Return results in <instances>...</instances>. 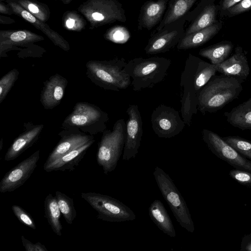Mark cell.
I'll use <instances>...</instances> for the list:
<instances>
[{"instance_id": "cell-31", "label": "cell", "mask_w": 251, "mask_h": 251, "mask_svg": "<svg viewBox=\"0 0 251 251\" xmlns=\"http://www.w3.org/2000/svg\"><path fill=\"white\" fill-rule=\"evenodd\" d=\"M12 210L18 220L26 226L35 229L36 226L32 216L23 208L18 205L14 204Z\"/></svg>"}, {"instance_id": "cell-43", "label": "cell", "mask_w": 251, "mask_h": 251, "mask_svg": "<svg viewBox=\"0 0 251 251\" xmlns=\"http://www.w3.org/2000/svg\"><path fill=\"white\" fill-rule=\"evenodd\" d=\"M0 151L1 150L2 148V145H3V138H1L0 140Z\"/></svg>"}, {"instance_id": "cell-27", "label": "cell", "mask_w": 251, "mask_h": 251, "mask_svg": "<svg viewBox=\"0 0 251 251\" xmlns=\"http://www.w3.org/2000/svg\"><path fill=\"white\" fill-rule=\"evenodd\" d=\"M233 49L230 43H223L201 49L199 54L208 59L214 65L222 63L226 60Z\"/></svg>"}, {"instance_id": "cell-14", "label": "cell", "mask_w": 251, "mask_h": 251, "mask_svg": "<svg viewBox=\"0 0 251 251\" xmlns=\"http://www.w3.org/2000/svg\"><path fill=\"white\" fill-rule=\"evenodd\" d=\"M58 135L60 139L49 154L44 166L49 164L68 152L95 139L94 136L77 128L63 129Z\"/></svg>"}, {"instance_id": "cell-5", "label": "cell", "mask_w": 251, "mask_h": 251, "mask_svg": "<svg viewBox=\"0 0 251 251\" xmlns=\"http://www.w3.org/2000/svg\"><path fill=\"white\" fill-rule=\"evenodd\" d=\"M126 127V122L121 119L115 123L112 130L106 129L102 133L96 159L104 174H108L117 167L125 146Z\"/></svg>"}, {"instance_id": "cell-23", "label": "cell", "mask_w": 251, "mask_h": 251, "mask_svg": "<svg viewBox=\"0 0 251 251\" xmlns=\"http://www.w3.org/2000/svg\"><path fill=\"white\" fill-rule=\"evenodd\" d=\"M231 126L242 130L251 129V98L224 113Z\"/></svg>"}, {"instance_id": "cell-10", "label": "cell", "mask_w": 251, "mask_h": 251, "mask_svg": "<svg viewBox=\"0 0 251 251\" xmlns=\"http://www.w3.org/2000/svg\"><path fill=\"white\" fill-rule=\"evenodd\" d=\"M151 121L154 132L160 138L175 137L183 130L185 126L179 112L164 104L159 105L153 110Z\"/></svg>"}, {"instance_id": "cell-29", "label": "cell", "mask_w": 251, "mask_h": 251, "mask_svg": "<svg viewBox=\"0 0 251 251\" xmlns=\"http://www.w3.org/2000/svg\"><path fill=\"white\" fill-rule=\"evenodd\" d=\"M20 73L14 68L9 71L0 79V104L4 100L7 94L17 81Z\"/></svg>"}, {"instance_id": "cell-33", "label": "cell", "mask_w": 251, "mask_h": 251, "mask_svg": "<svg viewBox=\"0 0 251 251\" xmlns=\"http://www.w3.org/2000/svg\"><path fill=\"white\" fill-rule=\"evenodd\" d=\"M230 176L244 185L251 184V172L242 170H232L229 172Z\"/></svg>"}, {"instance_id": "cell-12", "label": "cell", "mask_w": 251, "mask_h": 251, "mask_svg": "<svg viewBox=\"0 0 251 251\" xmlns=\"http://www.w3.org/2000/svg\"><path fill=\"white\" fill-rule=\"evenodd\" d=\"M40 155L38 150L7 172L0 181V192H11L22 186L35 170Z\"/></svg>"}, {"instance_id": "cell-25", "label": "cell", "mask_w": 251, "mask_h": 251, "mask_svg": "<svg viewBox=\"0 0 251 251\" xmlns=\"http://www.w3.org/2000/svg\"><path fill=\"white\" fill-rule=\"evenodd\" d=\"M217 72L215 65L197 58L194 74V82L197 94Z\"/></svg>"}, {"instance_id": "cell-32", "label": "cell", "mask_w": 251, "mask_h": 251, "mask_svg": "<svg viewBox=\"0 0 251 251\" xmlns=\"http://www.w3.org/2000/svg\"><path fill=\"white\" fill-rule=\"evenodd\" d=\"M130 37L129 30L125 26H119L113 30L112 40L118 44H124L127 42Z\"/></svg>"}, {"instance_id": "cell-1", "label": "cell", "mask_w": 251, "mask_h": 251, "mask_svg": "<svg viewBox=\"0 0 251 251\" xmlns=\"http://www.w3.org/2000/svg\"><path fill=\"white\" fill-rule=\"evenodd\" d=\"M242 90L241 81L235 77L211 79L197 94L198 109L203 115L215 112L236 99Z\"/></svg>"}, {"instance_id": "cell-34", "label": "cell", "mask_w": 251, "mask_h": 251, "mask_svg": "<svg viewBox=\"0 0 251 251\" xmlns=\"http://www.w3.org/2000/svg\"><path fill=\"white\" fill-rule=\"evenodd\" d=\"M21 240L26 251H48L46 247L40 242L33 243L24 235L21 236Z\"/></svg>"}, {"instance_id": "cell-2", "label": "cell", "mask_w": 251, "mask_h": 251, "mask_svg": "<svg viewBox=\"0 0 251 251\" xmlns=\"http://www.w3.org/2000/svg\"><path fill=\"white\" fill-rule=\"evenodd\" d=\"M126 63L123 57L90 60L85 65L86 75L92 82L101 89L119 92L131 85V77L125 70Z\"/></svg>"}, {"instance_id": "cell-4", "label": "cell", "mask_w": 251, "mask_h": 251, "mask_svg": "<svg viewBox=\"0 0 251 251\" xmlns=\"http://www.w3.org/2000/svg\"><path fill=\"white\" fill-rule=\"evenodd\" d=\"M108 114L95 104L80 101L75 103L73 110L64 120L62 129L77 128L94 136L106 129Z\"/></svg>"}, {"instance_id": "cell-20", "label": "cell", "mask_w": 251, "mask_h": 251, "mask_svg": "<svg viewBox=\"0 0 251 251\" xmlns=\"http://www.w3.org/2000/svg\"><path fill=\"white\" fill-rule=\"evenodd\" d=\"M220 28V25L214 23L204 28L184 36L176 45V48L179 50H186L201 46L216 35Z\"/></svg>"}, {"instance_id": "cell-6", "label": "cell", "mask_w": 251, "mask_h": 251, "mask_svg": "<svg viewBox=\"0 0 251 251\" xmlns=\"http://www.w3.org/2000/svg\"><path fill=\"white\" fill-rule=\"evenodd\" d=\"M158 187L180 226L190 233L194 223L184 198L168 174L156 166L153 173Z\"/></svg>"}, {"instance_id": "cell-30", "label": "cell", "mask_w": 251, "mask_h": 251, "mask_svg": "<svg viewBox=\"0 0 251 251\" xmlns=\"http://www.w3.org/2000/svg\"><path fill=\"white\" fill-rule=\"evenodd\" d=\"M222 138L240 154L251 159V142L236 136H229Z\"/></svg>"}, {"instance_id": "cell-38", "label": "cell", "mask_w": 251, "mask_h": 251, "mask_svg": "<svg viewBox=\"0 0 251 251\" xmlns=\"http://www.w3.org/2000/svg\"><path fill=\"white\" fill-rule=\"evenodd\" d=\"M21 15L25 19L30 23H33L36 21L35 18L26 11H23L21 13Z\"/></svg>"}, {"instance_id": "cell-16", "label": "cell", "mask_w": 251, "mask_h": 251, "mask_svg": "<svg viewBox=\"0 0 251 251\" xmlns=\"http://www.w3.org/2000/svg\"><path fill=\"white\" fill-rule=\"evenodd\" d=\"M67 85V79L58 74L51 75L44 82L40 101L44 109H52L60 104Z\"/></svg>"}, {"instance_id": "cell-24", "label": "cell", "mask_w": 251, "mask_h": 251, "mask_svg": "<svg viewBox=\"0 0 251 251\" xmlns=\"http://www.w3.org/2000/svg\"><path fill=\"white\" fill-rule=\"evenodd\" d=\"M45 216L53 232L58 236L62 235L63 226L60 218L61 212L55 196L50 193L44 201Z\"/></svg>"}, {"instance_id": "cell-8", "label": "cell", "mask_w": 251, "mask_h": 251, "mask_svg": "<svg viewBox=\"0 0 251 251\" xmlns=\"http://www.w3.org/2000/svg\"><path fill=\"white\" fill-rule=\"evenodd\" d=\"M197 57L189 53L180 77L181 113L185 125L190 126L193 115L197 113L198 99L194 82V74Z\"/></svg>"}, {"instance_id": "cell-15", "label": "cell", "mask_w": 251, "mask_h": 251, "mask_svg": "<svg viewBox=\"0 0 251 251\" xmlns=\"http://www.w3.org/2000/svg\"><path fill=\"white\" fill-rule=\"evenodd\" d=\"M44 124H24L23 131L14 139L4 156L5 161H12L32 146L39 139L44 129Z\"/></svg>"}, {"instance_id": "cell-26", "label": "cell", "mask_w": 251, "mask_h": 251, "mask_svg": "<svg viewBox=\"0 0 251 251\" xmlns=\"http://www.w3.org/2000/svg\"><path fill=\"white\" fill-rule=\"evenodd\" d=\"M216 7L214 5L206 6L191 22L185 29L184 36L204 28L215 23Z\"/></svg>"}, {"instance_id": "cell-39", "label": "cell", "mask_w": 251, "mask_h": 251, "mask_svg": "<svg viewBox=\"0 0 251 251\" xmlns=\"http://www.w3.org/2000/svg\"><path fill=\"white\" fill-rule=\"evenodd\" d=\"M93 18L97 21H102L105 19V17L100 12H94L92 14Z\"/></svg>"}, {"instance_id": "cell-35", "label": "cell", "mask_w": 251, "mask_h": 251, "mask_svg": "<svg viewBox=\"0 0 251 251\" xmlns=\"http://www.w3.org/2000/svg\"><path fill=\"white\" fill-rule=\"evenodd\" d=\"M251 8V0H242L228 10L232 14H240Z\"/></svg>"}, {"instance_id": "cell-13", "label": "cell", "mask_w": 251, "mask_h": 251, "mask_svg": "<svg viewBox=\"0 0 251 251\" xmlns=\"http://www.w3.org/2000/svg\"><path fill=\"white\" fill-rule=\"evenodd\" d=\"M128 118L126 122V140L123 160L128 161L138 152L143 133L141 115L136 104H130L126 111Z\"/></svg>"}, {"instance_id": "cell-19", "label": "cell", "mask_w": 251, "mask_h": 251, "mask_svg": "<svg viewBox=\"0 0 251 251\" xmlns=\"http://www.w3.org/2000/svg\"><path fill=\"white\" fill-rule=\"evenodd\" d=\"M95 142V139L92 140L68 152L49 164L43 166L44 170L48 173L54 171H74L79 165L88 149Z\"/></svg>"}, {"instance_id": "cell-37", "label": "cell", "mask_w": 251, "mask_h": 251, "mask_svg": "<svg viewBox=\"0 0 251 251\" xmlns=\"http://www.w3.org/2000/svg\"><path fill=\"white\" fill-rule=\"evenodd\" d=\"M242 0H224L222 3V9L223 10L228 9Z\"/></svg>"}, {"instance_id": "cell-11", "label": "cell", "mask_w": 251, "mask_h": 251, "mask_svg": "<svg viewBox=\"0 0 251 251\" xmlns=\"http://www.w3.org/2000/svg\"><path fill=\"white\" fill-rule=\"evenodd\" d=\"M201 133L202 140L215 155L236 169L251 172V161L242 156L222 137L206 129H203Z\"/></svg>"}, {"instance_id": "cell-17", "label": "cell", "mask_w": 251, "mask_h": 251, "mask_svg": "<svg viewBox=\"0 0 251 251\" xmlns=\"http://www.w3.org/2000/svg\"><path fill=\"white\" fill-rule=\"evenodd\" d=\"M170 0H150L142 6L138 18L139 30H151L162 21Z\"/></svg>"}, {"instance_id": "cell-36", "label": "cell", "mask_w": 251, "mask_h": 251, "mask_svg": "<svg viewBox=\"0 0 251 251\" xmlns=\"http://www.w3.org/2000/svg\"><path fill=\"white\" fill-rule=\"evenodd\" d=\"M26 38V34L23 31H19L12 33L10 39L14 42H20L25 40Z\"/></svg>"}, {"instance_id": "cell-18", "label": "cell", "mask_w": 251, "mask_h": 251, "mask_svg": "<svg viewBox=\"0 0 251 251\" xmlns=\"http://www.w3.org/2000/svg\"><path fill=\"white\" fill-rule=\"evenodd\" d=\"M215 66L218 72L240 81L246 79L250 71L247 58L242 48L239 47L231 56Z\"/></svg>"}, {"instance_id": "cell-22", "label": "cell", "mask_w": 251, "mask_h": 251, "mask_svg": "<svg viewBox=\"0 0 251 251\" xmlns=\"http://www.w3.org/2000/svg\"><path fill=\"white\" fill-rule=\"evenodd\" d=\"M198 0H170L165 15L155 31L186 16Z\"/></svg>"}, {"instance_id": "cell-28", "label": "cell", "mask_w": 251, "mask_h": 251, "mask_svg": "<svg viewBox=\"0 0 251 251\" xmlns=\"http://www.w3.org/2000/svg\"><path fill=\"white\" fill-rule=\"evenodd\" d=\"M55 197L61 212L65 221L69 225L72 224L76 216V211L73 199L65 194L58 191L55 192Z\"/></svg>"}, {"instance_id": "cell-7", "label": "cell", "mask_w": 251, "mask_h": 251, "mask_svg": "<svg viewBox=\"0 0 251 251\" xmlns=\"http://www.w3.org/2000/svg\"><path fill=\"white\" fill-rule=\"evenodd\" d=\"M81 198L98 213L97 218L109 222L133 221L136 215L121 201L109 196L95 192L81 194Z\"/></svg>"}, {"instance_id": "cell-42", "label": "cell", "mask_w": 251, "mask_h": 251, "mask_svg": "<svg viewBox=\"0 0 251 251\" xmlns=\"http://www.w3.org/2000/svg\"><path fill=\"white\" fill-rule=\"evenodd\" d=\"M243 250L251 251V241L245 245Z\"/></svg>"}, {"instance_id": "cell-3", "label": "cell", "mask_w": 251, "mask_h": 251, "mask_svg": "<svg viewBox=\"0 0 251 251\" xmlns=\"http://www.w3.org/2000/svg\"><path fill=\"white\" fill-rule=\"evenodd\" d=\"M171 63L170 59L163 57H136L127 62L125 70L132 78L133 90L139 91L163 81Z\"/></svg>"}, {"instance_id": "cell-41", "label": "cell", "mask_w": 251, "mask_h": 251, "mask_svg": "<svg viewBox=\"0 0 251 251\" xmlns=\"http://www.w3.org/2000/svg\"><path fill=\"white\" fill-rule=\"evenodd\" d=\"M75 20L72 19H69L66 22V25L68 27L71 28H72L75 25Z\"/></svg>"}, {"instance_id": "cell-21", "label": "cell", "mask_w": 251, "mask_h": 251, "mask_svg": "<svg viewBox=\"0 0 251 251\" xmlns=\"http://www.w3.org/2000/svg\"><path fill=\"white\" fill-rule=\"evenodd\" d=\"M150 218L158 228L171 237H175L176 233L172 221L162 202L154 200L149 208Z\"/></svg>"}, {"instance_id": "cell-9", "label": "cell", "mask_w": 251, "mask_h": 251, "mask_svg": "<svg viewBox=\"0 0 251 251\" xmlns=\"http://www.w3.org/2000/svg\"><path fill=\"white\" fill-rule=\"evenodd\" d=\"M186 21V17L184 16L155 31L144 49L146 53L154 55L165 53L177 45L184 36V26Z\"/></svg>"}, {"instance_id": "cell-40", "label": "cell", "mask_w": 251, "mask_h": 251, "mask_svg": "<svg viewBox=\"0 0 251 251\" xmlns=\"http://www.w3.org/2000/svg\"><path fill=\"white\" fill-rule=\"evenodd\" d=\"M28 8L30 11L34 13H37L39 12L38 8L33 4H29L28 5Z\"/></svg>"}]
</instances>
